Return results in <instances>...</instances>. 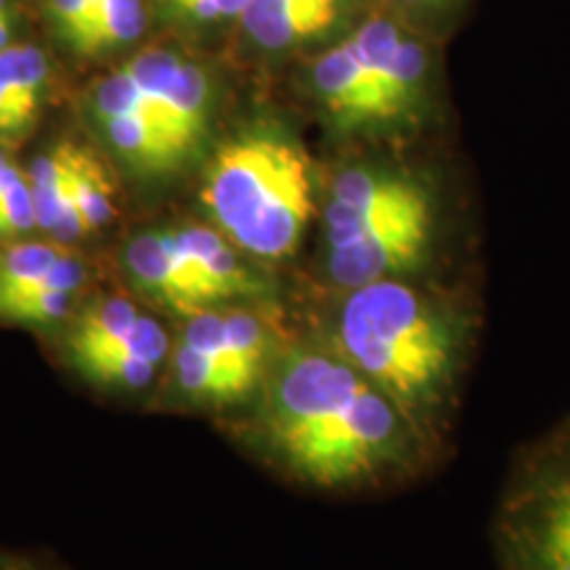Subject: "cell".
Returning a JSON list of instances; mask_svg holds the SVG:
<instances>
[{
  "label": "cell",
  "instance_id": "31",
  "mask_svg": "<svg viewBox=\"0 0 570 570\" xmlns=\"http://www.w3.org/2000/svg\"><path fill=\"white\" fill-rule=\"evenodd\" d=\"M0 570H24V568H19L17 562H0Z\"/></svg>",
  "mask_w": 570,
  "mask_h": 570
},
{
  "label": "cell",
  "instance_id": "16",
  "mask_svg": "<svg viewBox=\"0 0 570 570\" xmlns=\"http://www.w3.org/2000/svg\"><path fill=\"white\" fill-rule=\"evenodd\" d=\"M106 132L114 146L122 151L127 159L146 169H167L175 161H180L183 156L177 154V148L169 142L159 127L142 117H117L104 122Z\"/></svg>",
  "mask_w": 570,
  "mask_h": 570
},
{
  "label": "cell",
  "instance_id": "10",
  "mask_svg": "<svg viewBox=\"0 0 570 570\" xmlns=\"http://www.w3.org/2000/svg\"><path fill=\"white\" fill-rule=\"evenodd\" d=\"M244 17L246 30L265 48H285L291 42L333 27L338 3H312V0H252Z\"/></svg>",
  "mask_w": 570,
  "mask_h": 570
},
{
  "label": "cell",
  "instance_id": "30",
  "mask_svg": "<svg viewBox=\"0 0 570 570\" xmlns=\"http://www.w3.org/2000/svg\"><path fill=\"white\" fill-rule=\"evenodd\" d=\"M85 3H88V9H90V17L96 19V13H98V9H101V3H104V0H85ZM90 24H92V21H90ZM88 32H90V30H88Z\"/></svg>",
  "mask_w": 570,
  "mask_h": 570
},
{
  "label": "cell",
  "instance_id": "8",
  "mask_svg": "<svg viewBox=\"0 0 570 570\" xmlns=\"http://www.w3.org/2000/svg\"><path fill=\"white\" fill-rule=\"evenodd\" d=\"M315 82L327 111L341 122H383L381 104H377L375 88L370 82V75L354 40L333 48L317 61Z\"/></svg>",
  "mask_w": 570,
  "mask_h": 570
},
{
  "label": "cell",
  "instance_id": "6",
  "mask_svg": "<svg viewBox=\"0 0 570 570\" xmlns=\"http://www.w3.org/2000/svg\"><path fill=\"white\" fill-rule=\"evenodd\" d=\"M354 46L375 88L383 122L402 117L415 101L420 80L425 75L423 48L415 40L404 38L386 19L367 21L356 32Z\"/></svg>",
  "mask_w": 570,
  "mask_h": 570
},
{
  "label": "cell",
  "instance_id": "32",
  "mask_svg": "<svg viewBox=\"0 0 570 570\" xmlns=\"http://www.w3.org/2000/svg\"><path fill=\"white\" fill-rule=\"evenodd\" d=\"M312 3H338V0H312Z\"/></svg>",
  "mask_w": 570,
  "mask_h": 570
},
{
  "label": "cell",
  "instance_id": "5",
  "mask_svg": "<svg viewBox=\"0 0 570 570\" xmlns=\"http://www.w3.org/2000/svg\"><path fill=\"white\" fill-rule=\"evenodd\" d=\"M510 529L525 570H570V468L547 470L520 491Z\"/></svg>",
  "mask_w": 570,
  "mask_h": 570
},
{
  "label": "cell",
  "instance_id": "25",
  "mask_svg": "<svg viewBox=\"0 0 570 570\" xmlns=\"http://www.w3.org/2000/svg\"><path fill=\"white\" fill-rule=\"evenodd\" d=\"M38 227V214H35L32 185L27 177L17 173L9 188L0 194V238H11Z\"/></svg>",
  "mask_w": 570,
  "mask_h": 570
},
{
  "label": "cell",
  "instance_id": "12",
  "mask_svg": "<svg viewBox=\"0 0 570 570\" xmlns=\"http://www.w3.org/2000/svg\"><path fill=\"white\" fill-rule=\"evenodd\" d=\"M77 159L80 151L71 146L56 148L53 154L42 156L35 161L30 185L35 214H38V227L48 233H56L71 209L77 185Z\"/></svg>",
  "mask_w": 570,
  "mask_h": 570
},
{
  "label": "cell",
  "instance_id": "29",
  "mask_svg": "<svg viewBox=\"0 0 570 570\" xmlns=\"http://www.w3.org/2000/svg\"><path fill=\"white\" fill-rule=\"evenodd\" d=\"M17 173H19V169L13 167V164H11L9 159H6L3 151H0V194H3V190L9 188L13 177H17Z\"/></svg>",
  "mask_w": 570,
  "mask_h": 570
},
{
  "label": "cell",
  "instance_id": "18",
  "mask_svg": "<svg viewBox=\"0 0 570 570\" xmlns=\"http://www.w3.org/2000/svg\"><path fill=\"white\" fill-rule=\"evenodd\" d=\"M138 317L140 312L135 309V304L127 302V298H104V302L88 306V309L77 317L69 336V352L80 354L109 344V341L117 338L119 333H125Z\"/></svg>",
  "mask_w": 570,
  "mask_h": 570
},
{
  "label": "cell",
  "instance_id": "27",
  "mask_svg": "<svg viewBox=\"0 0 570 570\" xmlns=\"http://www.w3.org/2000/svg\"><path fill=\"white\" fill-rule=\"evenodd\" d=\"M53 11L59 17L61 30L67 32V38L80 48V42L85 40V35L90 30V9L85 0H53Z\"/></svg>",
  "mask_w": 570,
  "mask_h": 570
},
{
  "label": "cell",
  "instance_id": "11",
  "mask_svg": "<svg viewBox=\"0 0 570 570\" xmlns=\"http://www.w3.org/2000/svg\"><path fill=\"white\" fill-rule=\"evenodd\" d=\"M85 283V267L80 259L63 254V259L51 273L35 283L32 288L0 298V320L6 323H56L69 312L71 296Z\"/></svg>",
  "mask_w": 570,
  "mask_h": 570
},
{
  "label": "cell",
  "instance_id": "2",
  "mask_svg": "<svg viewBox=\"0 0 570 570\" xmlns=\"http://www.w3.org/2000/svg\"><path fill=\"white\" fill-rule=\"evenodd\" d=\"M338 352L407 415L436 404L458 367L460 336L436 302L399 277L348 291Z\"/></svg>",
  "mask_w": 570,
  "mask_h": 570
},
{
  "label": "cell",
  "instance_id": "7",
  "mask_svg": "<svg viewBox=\"0 0 570 570\" xmlns=\"http://www.w3.org/2000/svg\"><path fill=\"white\" fill-rule=\"evenodd\" d=\"M127 267L138 288L177 315L194 317L206 309V298L180 252L175 233L138 235L127 248Z\"/></svg>",
  "mask_w": 570,
  "mask_h": 570
},
{
  "label": "cell",
  "instance_id": "22",
  "mask_svg": "<svg viewBox=\"0 0 570 570\" xmlns=\"http://www.w3.org/2000/svg\"><path fill=\"white\" fill-rule=\"evenodd\" d=\"M0 67L11 80L21 111L32 122L40 106L42 82H46V59L30 46H6L0 51Z\"/></svg>",
  "mask_w": 570,
  "mask_h": 570
},
{
  "label": "cell",
  "instance_id": "20",
  "mask_svg": "<svg viewBox=\"0 0 570 570\" xmlns=\"http://www.w3.org/2000/svg\"><path fill=\"white\" fill-rule=\"evenodd\" d=\"M142 30V3L140 0H104L92 19L90 32L85 35L77 51L98 53L106 48L130 42Z\"/></svg>",
  "mask_w": 570,
  "mask_h": 570
},
{
  "label": "cell",
  "instance_id": "13",
  "mask_svg": "<svg viewBox=\"0 0 570 570\" xmlns=\"http://www.w3.org/2000/svg\"><path fill=\"white\" fill-rule=\"evenodd\" d=\"M206 98H209V85H206L204 71L183 61L173 88H169L167 104H164V127L180 156L194 148L204 130Z\"/></svg>",
  "mask_w": 570,
  "mask_h": 570
},
{
  "label": "cell",
  "instance_id": "1",
  "mask_svg": "<svg viewBox=\"0 0 570 570\" xmlns=\"http://www.w3.org/2000/svg\"><path fill=\"white\" fill-rule=\"evenodd\" d=\"M407 412L344 356L298 352L267 389L265 428L277 454L317 487H344L394 462Z\"/></svg>",
  "mask_w": 570,
  "mask_h": 570
},
{
  "label": "cell",
  "instance_id": "33",
  "mask_svg": "<svg viewBox=\"0 0 570 570\" xmlns=\"http://www.w3.org/2000/svg\"><path fill=\"white\" fill-rule=\"evenodd\" d=\"M0 13H6V0H0Z\"/></svg>",
  "mask_w": 570,
  "mask_h": 570
},
{
  "label": "cell",
  "instance_id": "34",
  "mask_svg": "<svg viewBox=\"0 0 570 570\" xmlns=\"http://www.w3.org/2000/svg\"><path fill=\"white\" fill-rule=\"evenodd\" d=\"M410 3H420V0H410Z\"/></svg>",
  "mask_w": 570,
  "mask_h": 570
},
{
  "label": "cell",
  "instance_id": "17",
  "mask_svg": "<svg viewBox=\"0 0 570 570\" xmlns=\"http://www.w3.org/2000/svg\"><path fill=\"white\" fill-rule=\"evenodd\" d=\"M183 341L209 356L214 365H219L225 373H230L246 391L254 389L256 377L240 365L238 354H235L230 331H227L225 312H209V309L196 312V315L190 317V325L188 331H185Z\"/></svg>",
  "mask_w": 570,
  "mask_h": 570
},
{
  "label": "cell",
  "instance_id": "15",
  "mask_svg": "<svg viewBox=\"0 0 570 570\" xmlns=\"http://www.w3.org/2000/svg\"><path fill=\"white\" fill-rule=\"evenodd\" d=\"M173 365L177 386H180L190 399H196V402L227 404L248 394L230 373H225L223 367L214 365L209 356L202 354L190 344H185V341H180V346L175 348Z\"/></svg>",
  "mask_w": 570,
  "mask_h": 570
},
{
  "label": "cell",
  "instance_id": "19",
  "mask_svg": "<svg viewBox=\"0 0 570 570\" xmlns=\"http://www.w3.org/2000/svg\"><path fill=\"white\" fill-rule=\"evenodd\" d=\"M63 248L51 244H19L0 254V298L21 294L40 283L63 259Z\"/></svg>",
  "mask_w": 570,
  "mask_h": 570
},
{
  "label": "cell",
  "instance_id": "3",
  "mask_svg": "<svg viewBox=\"0 0 570 570\" xmlns=\"http://www.w3.org/2000/svg\"><path fill=\"white\" fill-rule=\"evenodd\" d=\"M202 198L219 230L262 259L294 254L315 212L304 154L269 135L227 142L212 161Z\"/></svg>",
  "mask_w": 570,
  "mask_h": 570
},
{
  "label": "cell",
  "instance_id": "9",
  "mask_svg": "<svg viewBox=\"0 0 570 570\" xmlns=\"http://www.w3.org/2000/svg\"><path fill=\"white\" fill-rule=\"evenodd\" d=\"M175 238L206 304L259 291V281L240 265L238 256L233 254V248L225 244L219 233L209 230V227H185V230L175 233Z\"/></svg>",
  "mask_w": 570,
  "mask_h": 570
},
{
  "label": "cell",
  "instance_id": "26",
  "mask_svg": "<svg viewBox=\"0 0 570 570\" xmlns=\"http://www.w3.org/2000/svg\"><path fill=\"white\" fill-rule=\"evenodd\" d=\"M27 127H30V119L21 111L11 80L0 67V138H13V135L24 132Z\"/></svg>",
  "mask_w": 570,
  "mask_h": 570
},
{
  "label": "cell",
  "instance_id": "24",
  "mask_svg": "<svg viewBox=\"0 0 570 570\" xmlns=\"http://www.w3.org/2000/svg\"><path fill=\"white\" fill-rule=\"evenodd\" d=\"M227 331H230L235 354H238L240 365H244L254 377H259L262 365L269 348V333L265 320L252 315V312H225Z\"/></svg>",
  "mask_w": 570,
  "mask_h": 570
},
{
  "label": "cell",
  "instance_id": "21",
  "mask_svg": "<svg viewBox=\"0 0 570 570\" xmlns=\"http://www.w3.org/2000/svg\"><path fill=\"white\" fill-rule=\"evenodd\" d=\"M75 365L82 370L90 381L104 383V386H122V389H142L151 383L159 365L142 360L135 354H117V352H98L77 356Z\"/></svg>",
  "mask_w": 570,
  "mask_h": 570
},
{
  "label": "cell",
  "instance_id": "4",
  "mask_svg": "<svg viewBox=\"0 0 570 570\" xmlns=\"http://www.w3.org/2000/svg\"><path fill=\"white\" fill-rule=\"evenodd\" d=\"M431 202L417 183L375 169H348L325 212L327 269L341 288L410 273L431 240Z\"/></svg>",
  "mask_w": 570,
  "mask_h": 570
},
{
  "label": "cell",
  "instance_id": "28",
  "mask_svg": "<svg viewBox=\"0 0 570 570\" xmlns=\"http://www.w3.org/2000/svg\"><path fill=\"white\" fill-rule=\"evenodd\" d=\"M185 11L194 17L214 19V17H233V13H244L252 0H175Z\"/></svg>",
  "mask_w": 570,
  "mask_h": 570
},
{
  "label": "cell",
  "instance_id": "14",
  "mask_svg": "<svg viewBox=\"0 0 570 570\" xmlns=\"http://www.w3.org/2000/svg\"><path fill=\"white\" fill-rule=\"evenodd\" d=\"M111 183L106 180L101 164L92 161L88 154L80 151L77 159V185L75 198H71V209L63 219L59 230L53 235L59 240H77L85 235L98 230L111 219Z\"/></svg>",
  "mask_w": 570,
  "mask_h": 570
},
{
  "label": "cell",
  "instance_id": "23",
  "mask_svg": "<svg viewBox=\"0 0 570 570\" xmlns=\"http://www.w3.org/2000/svg\"><path fill=\"white\" fill-rule=\"evenodd\" d=\"M96 111L98 117H101V122H109V119H117V117H142L156 125L151 106H148V98L142 96L138 80H135L132 71L127 67L122 71H117V75H111L109 80L101 82V88H98V96H96Z\"/></svg>",
  "mask_w": 570,
  "mask_h": 570
}]
</instances>
